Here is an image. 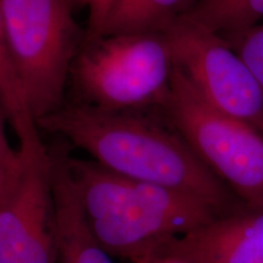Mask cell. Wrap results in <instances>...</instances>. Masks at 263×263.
I'll use <instances>...</instances> for the list:
<instances>
[{
    "label": "cell",
    "mask_w": 263,
    "mask_h": 263,
    "mask_svg": "<svg viewBox=\"0 0 263 263\" xmlns=\"http://www.w3.org/2000/svg\"><path fill=\"white\" fill-rule=\"evenodd\" d=\"M159 112L245 205H263V133L213 108L177 66Z\"/></svg>",
    "instance_id": "6"
},
{
    "label": "cell",
    "mask_w": 263,
    "mask_h": 263,
    "mask_svg": "<svg viewBox=\"0 0 263 263\" xmlns=\"http://www.w3.org/2000/svg\"><path fill=\"white\" fill-rule=\"evenodd\" d=\"M67 0H0V52L17 74L37 120L65 105L82 31Z\"/></svg>",
    "instance_id": "4"
},
{
    "label": "cell",
    "mask_w": 263,
    "mask_h": 263,
    "mask_svg": "<svg viewBox=\"0 0 263 263\" xmlns=\"http://www.w3.org/2000/svg\"><path fill=\"white\" fill-rule=\"evenodd\" d=\"M222 38L242 59L263 89V24Z\"/></svg>",
    "instance_id": "12"
},
{
    "label": "cell",
    "mask_w": 263,
    "mask_h": 263,
    "mask_svg": "<svg viewBox=\"0 0 263 263\" xmlns=\"http://www.w3.org/2000/svg\"><path fill=\"white\" fill-rule=\"evenodd\" d=\"M67 167L88 226L112 257L137 263L222 216L201 199L121 176L94 160L68 154Z\"/></svg>",
    "instance_id": "2"
},
{
    "label": "cell",
    "mask_w": 263,
    "mask_h": 263,
    "mask_svg": "<svg viewBox=\"0 0 263 263\" xmlns=\"http://www.w3.org/2000/svg\"><path fill=\"white\" fill-rule=\"evenodd\" d=\"M50 154L57 215V263H114L112 256L100 245L84 217L80 197L68 173L70 146L62 141L51 147Z\"/></svg>",
    "instance_id": "9"
},
{
    "label": "cell",
    "mask_w": 263,
    "mask_h": 263,
    "mask_svg": "<svg viewBox=\"0 0 263 263\" xmlns=\"http://www.w3.org/2000/svg\"><path fill=\"white\" fill-rule=\"evenodd\" d=\"M184 17L227 37L259 25L263 0H196Z\"/></svg>",
    "instance_id": "11"
},
{
    "label": "cell",
    "mask_w": 263,
    "mask_h": 263,
    "mask_svg": "<svg viewBox=\"0 0 263 263\" xmlns=\"http://www.w3.org/2000/svg\"><path fill=\"white\" fill-rule=\"evenodd\" d=\"M196 0H112L104 35L166 33L186 15Z\"/></svg>",
    "instance_id": "10"
},
{
    "label": "cell",
    "mask_w": 263,
    "mask_h": 263,
    "mask_svg": "<svg viewBox=\"0 0 263 263\" xmlns=\"http://www.w3.org/2000/svg\"><path fill=\"white\" fill-rule=\"evenodd\" d=\"M67 2L70 3L72 6H74V5H77V4H82V0H67Z\"/></svg>",
    "instance_id": "15"
},
{
    "label": "cell",
    "mask_w": 263,
    "mask_h": 263,
    "mask_svg": "<svg viewBox=\"0 0 263 263\" xmlns=\"http://www.w3.org/2000/svg\"><path fill=\"white\" fill-rule=\"evenodd\" d=\"M155 254L186 263H263V205H242Z\"/></svg>",
    "instance_id": "8"
},
{
    "label": "cell",
    "mask_w": 263,
    "mask_h": 263,
    "mask_svg": "<svg viewBox=\"0 0 263 263\" xmlns=\"http://www.w3.org/2000/svg\"><path fill=\"white\" fill-rule=\"evenodd\" d=\"M111 3L112 0H82V4L87 5L89 9V17H88V26L85 28L83 44L101 37Z\"/></svg>",
    "instance_id": "13"
},
{
    "label": "cell",
    "mask_w": 263,
    "mask_h": 263,
    "mask_svg": "<svg viewBox=\"0 0 263 263\" xmlns=\"http://www.w3.org/2000/svg\"><path fill=\"white\" fill-rule=\"evenodd\" d=\"M37 123L105 168L195 196L222 216L244 205L159 111H107L70 103Z\"/></svg>",
    "instance_id": "1"
},
{
    "label": "cell",
    "mask_w": 263,
    "mask_h": 263,
    "mask_svg": "<svg viewBox=\"0 0 263 263\" xmlns=\"http://www.w3.org/2000/svg\"><path fill=\"white\" fill-rule=\"evenodd\" d=\"M137 263H186L183 261H179V259L168 257V256H163V255H159V254H154L149 256V257L140 259Z\"/></svg>",
    "instance_id": "14"
},
{
    "label": "cell",
    "mask_w": 263,
    "mask_h": 263,
    "mask_svg": "<svg viewBox=\"0 0 263 263\" xmlns=\"http://www.w3.org/2000/svg\"><path fill=\"white\" fill-rule=\"evenodd\" d=\"M18 146L0 130V263H57V215L50 149L37 118L11 124Z\"/></svg>",
    "instance_id": "3"
},
{
    "label": "cell",
    "mask_w": 263,
    "mask_h": 263,
    "mask_svg": "<svg viewBox=\"0 0 263 263\" xmlns=\"http://www.w3.org/2000/svg\"><path fill=\"white\" fill-rule=\"evenodd\" d=\"M174 70L166 33L104 35L84 43L72 64V103L107 111H159Z\"/></svg>",
    "instance_id": "5"
},
{
    "label": "cell",
    "mask_w": 263,
    "mask_h": 263,
    "mask_svg": "<svg viewBox=\"0 0 263 263\" xmlns=\"http://www.w3.org/2000/svg\"><path fill=\"white\" fill-rule=\"evenodd\" d=\"M166 34L174 64L200 97L263 133V89L228 43L184 16Z\"/></svg>",
    "instance_id": "7"
}]
</instances>
